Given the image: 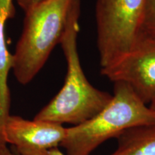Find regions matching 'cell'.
<instances>
[{
    "mask_svg": "<svg viewBox=\"0 0 155 155\" xmlns=\"http://www.w3.org/2000/svg\"><path fill=\"white\" fill-rule=\"evenodd\" d=\"M116 139L117 149L111 155H155V124L131 128Z\"/></svg>",
    "mask_w": 155,
    "mask_h": 155,
    "instance_id": "cell-8",
    "label": "cell"
},
{
    "mask_svg": "<svg viewBox=\"0 0 155 155\" xmlns=\"http://www.w3.org/2000/svg\"><path fill=\"white\" fill-rule=\"evenodd\" d=\"M0 155H15L7 147V143L4 139L2 133L1 131H0Z\"/></svg>",
    "mask_w": 155,
    "mask_h": 155,
    "instance_id": "cell-11",
    "label": "cell"
},
{
    "mask_svg": "<svg viewBox=\"0 0 155 155\" xmlns=\"http://www.w3.org/2000/svg\"><path fill=\"white\" fill-rule=\"evenodd\" d=\"M12 0H0V128L9 114L10 95L8 75L12 68V55L9 53L5 39V23L13 15Z\"/></svg>",
    "mask_w": 155,
    "mask_h": 155,
    "instance_id": "cell-7",
    "label": "cell"
},
{
    "mask_svg": "<svg viewBox=\"0 0 155 155\" xmlns=\"http://www.w3.org/2000/svg\"><path fill=\"white\" fill-rule=\"evenodd\" d=\"M43 0H17V3L19 7L25 12H27L28 9L32 8V7L38 5Z\"/></svg>",
    "mask_w": 155,
    "mask_h": 155,
    "instance_id": "cell-10",
    "label": "cell"
},
{
    "mask_svg": "<svg viewBox=\"0 0 155 155\" xmlns=\"http://www.w3.org/2000/svg\"><path fill=\"white\" fill-rule=\"evenodd\" d=\"M101 73L112 82L127 83L150 104L155 100V36L141 30L129 51Z\"/></svg>",
    "mask_w": 155,
    "mask_h": 155,
    "instance_id": "cell-5",
    "label": "cell"
},
{
    "mask_svg": "<svg viewBox=\"0 0 155 155\" xmlns=\"http://www.w3.org/2000/svg\"><path fill=\"white\" fill-rule=\"evenodd\" d=\"M81 0H75L61 42L67 63L63 88L34 119L77 126L91 119L108 105L112 95L92 86L83 72L77 46Z\"/></svg>",
    "mask_w": 155,
    "mask_h": 155,
    "instance_id": "cell-1",
    "label": "cell"
},
{
    "mask_svg": "<svg viewBox=\"0 0 155 155\" xmlns=\"http://www.w3.org/2000/svg\"><path fill=\"white\" fill-rule=\"evenodd\" d=\"M150 107L155 112V100L154 101H152V103H151L150 105Z\"/></svg>",
    "mask_w": 155,
    "mask_h": 155,
    "instance_id": "cell-13",
    "label": "cell"
},
{
    "mask_svg": "<svg viewBox=\"0 0 155 155\" xmlns=\"http://www.w3.org/2000/svg\"><path fill=\"white\" fill-rule=\"evenodd\" d=\"M111 101L91 119L66 128L61 147L67 155H89L101 144L128 129L155 124V112L129 85L115 82Z\"/></svg>",
    "mask_w": 155,
    "mask_h": 155,
    "instance_id": "cell-2",
    "label": "cell"
},
{
    "mask_svg": "<svg viewBox=\"0 0 155 155\" xmlns=\"http://www.w3.org/2000/svg\"><path fill=\"white\" fill-rule=\"evenodd\" d=\"M75 0H43L25 12L22 35L12 55V68L21 84L30 82L61 42Z\"/></svg>",
    "mask_w": 155,
    "mask_h": 155,
    "instance_id": "cell-3",
    "label": "cell"
},
{
    "mask_svg": "<svg viewBox=\"0 0 155 155\" xmlns=\"http://www.w3.org/2000/svg\"><path fill=\"white\" fill-rule=\"evenodd\" d=\"M148 0H97V46L101 69L132 47L140 33Z\"/></svg>",
    "mask_w": 155,
    "mask_h": 155,
    "instance_id": "cell-4",
    "label": "cell"
},
{
    "mask_svg": "<svg viewBox=\"0 0 155 155\" xmlns=\"http://www.w3.org/2000/svg\"><path fill=\"white\" fill-rule=\"evenodd\" d=\"M49 153H50V155H64L63 154V152L58 149V147L52 149V150L50 151Z\"/></svg>",
    "mask_w": 155,
    "mask_h": 155,
    "instance_id": "cell-12",
    "label": "cell"
},
{
    "mask_svg": "<svg viewBox=\"0 0 155 155\" xmlns=\"http://www.w3.org/2000/svg\"><path fill=\"white\" fill-rule=\"evenodd\" d=\"M66 128L52 122L30 121L9 115L2 135L6 143L14 145L20 155H50V151L61 146Z\"/></svg>",
    "mask_w": 155,
    "mask_h": 155,
    "instance_id": "cell-6",
    "label": "cell"
},
{
    "mask_svg": "<svg viewBox=\"0 0 155 155\" xmlns=\"http://www.w3.org/2000/svg\"><path fill=\"white\" fill-rule=\"evenodd\" d=\"M141 30L155 36V0H148Z\"/></svg>",
    "mask_w": 155,
    "mask_h": 155,
    "instance_id": "cell-9",
    "label": "cell"
}]
</instances>
